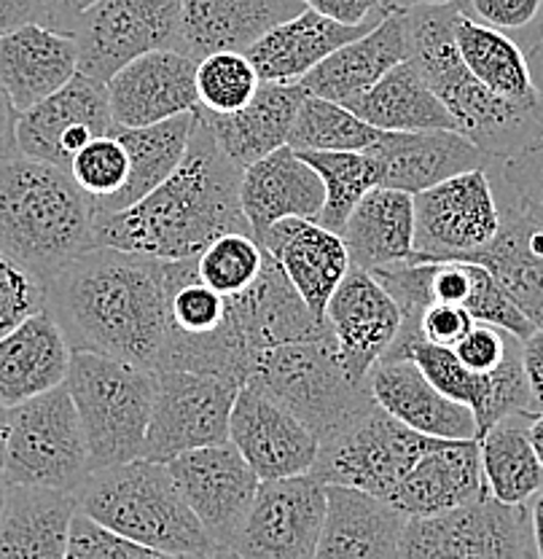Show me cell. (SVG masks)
<instances>
[{
  "mask_svg": "<svg viewBox=\"0 0 543 559\" xmlns=\"http://www.w3.org/2000/svg\"><path fill=\"white\" fill-rule=\"evenodd\" d=\"M175 259L95 245L46 283V310L70 349L156 369L175 285Z\"/></svg>",
  "mask_w": 543,
  "mask_h": 559,
  "instance_id": "6da1fadb",
  "label": "cell"
},
{
  "mask_svg": "<svg viewBox=\"0 0 543 559\" xmlns=\"http://www.w3.org/2000/svg\"><path fill=\"white\" fill-rule=\"evenodd\" d=\"M239 183L243 167L219 148L197 108L189 151L178 170L135 205L116 213H95V245L154 259H189L200 255L221 235H250Z\"/></svg>",
  "mask_w": 543,
  "mask_h": 559,
  "instance_id": "7a4b0ae2",
  "label": "cell"
},
{
  "mask_svg": "<svg viewBox=\"0 0 543 559\" xmlns=\"http://www.w3.org/2000/svg\"><path fill=\"white\" fill-rule=\"evenodd\" d=\"M95 248V202L73 175L49 162L0 159V253L49 283L57 270Z\"/></svg>",
  "mask_w": 543,
  "mask_h": 559,
  "instance_id": "3957f363",
  "label": "cell"
},
{
  "mask_svg": "<svg viewBox=\"0 0 543 559\" xmlns=\"http://www.w3.org/2000/svg\"><path fill=\"white\" fill-rule=\"evenodd\" d=\"M458 3L404 9L409 60L452 114L460 135L489 159H504L543 138V108H522L495 95L463 62L455 40Z\"/></svg>",
  "mask_w": 543,
  "mask_h": 559,
  "instance_id": "277c9868",
  "label": "cell"
},
{
  "mask_svg": "<svg viewBox=\"0 0 543 559\" xmlns=\"http://www.w3.org/2000/svg\"><path fill=\"white\" fill-rule=\"evenodd\" d=\"M73 495L86 514L160 557H224L175 485L170 465L160 460L92 471Z\"/></svg>",
  "mask_w": 543,
  "mask_h": 559,
  "instance_id": "5b68a950",
  "label": "cell"
},
{
  "mask_svg": "<svg viewBox=\"0 0 543 559\" xmlns=\"http://www.w3.org/2000/svg\"><path fill=\"white\" fill-rule=\"evenodd\" d=\"M66 388L84 428L90 471L143 457L156 369L73 349Z\"/></svg>",
  "mask_w": 543,
  "mask_h": 559,
  "instance_id": "8992f818",
  "label": "cell"
},
{
  "mask_svg": "<svg viewBox=\"0 0 543 559\" xmlns=\"http://www.w3.org/2000/svg\"><path fill=\"white\" fill-rule=\"evenodd\" d=\"M170 323L156 369H184L245 384L256 349L239 320L235 299L210 288L197 272V255L175 259Z\"/></svg>",
  "mask_w": 543,
  "mask_h": 559,
  "instance_id": "52a82bcc",
  "label": "cell"
},
{
  "mask_svg": "<svg viewBox=\"0 0 543 559\" xmlns=\"http://www.w3.org/2000/svg\"><path fill=\"white\" fill-rule=\"evenodd\" d=\"M390 415L369 395L318 439V460L309 474L323 485H347L393 500L417 457L434 444Z\"/></svg>",
  "mask_w": 543,
  "mask_h": 559,
  "instance_id": "ba28073f",
  "label": "cell"
},
{
  "mask_svg": "<svg viewBox=\"0 0 543 559\" xmlns=\"http://www.w3.org/2000/svg\"><path fill=\"white\" fill-rule=\"evenodd\" d=\"M245 382L288 406L318 439L371 395L366 384L347 377L331 329L261 349Z\"/></svg>",
  "mask_w": 543,
  "mask_h": 559,
  "instance_id": "9c48e42d",
  "label": "cell"
},
{
  "mask_svg": "<svg viewBox=\"0 0 543 559\" xmlns=\"http://www.w3.org/2000/svg\"><path fill=\"white\" fill-rule=\"evenodd\" d=\"M90 450L66 382L11 406L3 481L75 492L90 476Z\"/></svg>",
  "mask_w": 543,
  "mask_h": 559,
  "instance_id": "30bf717a",
  "label": "cell"
},
{
  "mask_svg": "<svg viewBox=\"0 0 543 559\" xmlns=\"http://www.w3.org/2000/svg\"><path fill=\"white\" fill-rule=\"evenodd\" d=\"M404 559H535L530 503H504L489 492L430 516H409Z\"/></svg>",
  "mask_w": 543,
  "mask_h": 559,
  "instance_id": "8fae6325",
  "label": "cell"
},
{
  "mask_svg": "<svg viewBox=\"0 0 543 559\" xmlns=\"http://www.w3.org/2000/svg\"><path fill=\"white\" fill-rule=\"evenodd\" d=\"M243 384L184 369H156L143 457L170 463L178 454L229 441V419Z\"/></svg>",
  "mask_w": 543,
  "mask_h": 559,
  "instance_id": "7c38bea8",
  "label": "cell"
},
{
  "mask_svg": "<svg viewBox=\"0 0 543 559\" xmlns=\"http://www.w3.org/2000/svg\"><path fill=\"white\" fill-rule=\"evenodd\" d=\"M500 229L493 180L474 167L414 194V261L465 259Z\"/></svg>",
  "mask_w": 543,
  "mask_h": 559,
  "instance_id": "4fadbf2b",
  "label": "cell"
},
{
  "mask_svg": "<svg viewBox=\"0 0 543 559\" xmlns=\"http://www.w3.org/2000/svg\"><path fill=\"white\" fill-rule=\"evenodd\" d=\"M326 522V485L315 474L261 479L232 557L315 559Z\"/></svg>",
  "mask_w": 543,
  "mask_h": 559,
  "instance_id": "5bb4252c",
  "label": "cell"
},
{
  "mask_svg": "<svg viewBox=\"0 0 543 559\" xmlns=\"http://www.w3.org/2000/svg\"><path fill=\"white\" fill-rule=\"evenodd\" d=\"M184 0H97L75 27L79 70L97 81L154 49H175Z\"/></svg>",
  "mask_w": 543,
  "mask_h": 559,
  "instance_id": "9a60e30c",
  "label": "cell"
},
{
  "mask_svg": "<svg viewBox=\"0 0 543 559\" xmlns=\"http://www.w3.org/2000/svg\"><path fill=\"white\" fill-rule=\"evenodd\" d=\"M167 465L221 555L232 557V546L259 492V474L232 441L184 452Z\"/></svg>",
  "mask_w": 543,
  "mask_h": 559,
  "instance_id": "2e32d148",
  "label": "cell"
},
{
  "mask_svg": "<svg viewBox=\"0 0 543 559\" xmlns=\"http://www.w3.org/2000/svg\"><path fill=\"white\" fill-rule=\"evenodd\" d=\"M114 132L108 86L86 73L51 92L16 119V148L31 159L70 170L73 156L97 135Z\"/></svg>",
  "mask_w": 543,
  "mask_h": 559,
  "instance_id": "e0dca14e",
  "label": "cell"
},
{
  "mask_svg": "<svg viewBox=\"0 0 543 559\" xmlns=\"http://www.w3.org/2000/svg\"><path fill=\"white\" fill-rule=\"evenodd\" d=\"M229 441L259 479L309 474L318 460V436L288 406L253 382L239 388L229 419Z\"/></svg>",
  "mask_w": 543,
  "mask_h": 559,
  "instance_id": "ac0fdd59",
  "label": "cell"
},
{
  "mask_svg": "<svg viewBox=\"0 0 543 559\" xmlns=\"http://www.w3.org/2000/svg\"><path fill=\"white\" fill-rule=\"evenodd\" d=\"M326 323L334 334L347 377L366 384L374 364L393 347L404 318L393 296L371 272L350 266L326 307Z\"/></svg>",
  "mask_w": 543,
  "mask_h": 559,
  "instance_id": "d6986e66",
  "label": "cell"
},
{
  "mask_svg": "<svg viewBox=\"0 0 543 559\" xmlns=\"http://www.w3.org/2000/svg\"><path fill=\"white\" fill-rule=\"evenodd\" d=\"M114 130L145 127L200 108L197 60L180 49H154L127 62L108 81Z\"/></svg>",
  "mask_w": 543,
  "mask_h": 559,
  "instance_id": "ffe728a7",
  "label": "cell"
},
{
  "mask_svg": "<svg viewBox=\"0 0 543 559\" xmlns=\"http://www.w3.org/2000/svg\"><path fill=\"white\" fill-rule=\"evenodd\" d=\"M364 151L377 167V186L409 194L487 162L469 138L455 130H385Z\"/></svg>",
  "mask_w": 543,
  "mask_h": 559,
  "instance_id": "44dd1931",
  "label": "cell"
},
{
  "mask_svg": "<svg viewBox=\"0 0 543 559\" xmlns=\"http://www.w3.org/2000/svg\"><path fill=\"white\" fill-rule=\"evenodd\" d=\"M379 406L412 430L434 439H476L479 425L469 404L444 395L412 358H382L366 377Z\"/></svg>",
  "mask_w": 543,
  "mask_h": 559,
  "instance_id": "7402d4cb",
  "label": "cell"
},
{
  "mask_svg": "<svg viewBox=\"0 0 543 559\" xmlns=\"http://www.w3.org/2000/svg\"><path fill=\"white\" fill-rule=\"evenodd\" d=\"M239 200L250 235L259 240L272 224L283 218L318 221L326 205V186L299 151L283 145L245 167Z\"/></svg>",
  "mask_w": 543,
  "mask_h": 559,
  "instance_id": "603a6c76",
  "label": "cell"
},
{
  "mask_svg": "<svg viewBox=\"0 0 543 559\" xmlns=\"http://www.w3.org/2000/svg\"><path fill=\"white\" fill-rule=\"evenodd\" d=\"M406 522L404 511L379 495L347 485H326V522L315 557H399Z\"/></svg>",
  "mask_w": 543,
  "mask_h": 559,
  "instance_id": "cb8c5ba5",
  "label": "cell"
},
{
  "mask_svg": "<svg viewBox=\"0 0 543 559\" xmlns=\"http://www.w3.org/2000/svg\"><path fill=\"white\" fill-rule=\"evenodd\" d=\"M259 245L278 259L315 318L326 320L329 299L353 266L342 237L312 218H283L259 237Z\"/></svg>",
  "mask_w": 543,
  "mask_h": 559,
  "instance_id": "d4e9b609",
  "label": "cell"
},
{
  "mask_svg": "<svg viewBox=\"0 0 543 559\" xmlns=\"http://www.w3.org/2000/svg\"><path fill=\"white\" fill-rule=\"evenodd\" d=\"M305 9V0H184L175 49L197 62L213 51H248L261 35Z\"/></svg>",
  "mask_w": 543,
  "mask_h": 559,
  "instance_id": "484cf974",
  "label": "cell"
},
{
  "mask_svg": "<svg viewBox=\"0 0 543 559\" xmlns=\"http://www.w3.org/2000/svg\"><path fill=\"white\" fill-rule=\"evenodd\" d=\"M404 60H409L404 9H393L369 33L340 46L318 68L309 70L299 86L307 95L350 105Z\"/></svg>",
  "mask_w": 543,
  "mask_h": 559,
  "instance_id": "4316f807",
  "label": "cell"
},
{
  "mask_svg": "<svg viewBox=\"0 0 543 559\" xmlns=\"http://www.w3.org/2000/svg\"><path fill=\"white\" fill-rule=\"evenodd\" d=\"M79 73L75 35L27 22L0 35V86L14 108L27 110Z\"/></svg>",
  "mask_w": 543,
  "mask_h": 559,
  "instance_id": "83f0119b",
  "label": "cell"
},
{
  "mask_svg": "<svg viewBox=\"0 0 543 559\" xmlns=\"http://www.w3.org/2000/svg\"><path fill=\"white\" fill-rule=\"evenodd\" d=\"M484 492L479 439H436L409 468L390 503L406 516H430Z\"/></svg>",
  "mask_w": 543,
  "mask_h": 559,
  "instance_id": "f1b7e54d",
  "label": "cell"
},
{
  "mask_svg": "<svg viewBox=\"0 0 543 559\" xmlns=\"http://www.w3.org/2000/svg\"><path fill=\"white\" fill-rule=\"evenodd\" d=\"M302 97H305V90L299 84L261 81L256 95L243 108L229 110V114L200 110L219 148L245 170L272 151L288 145Z\"/></svg>",
  "mask_w": 543,
  "mask_h": 559,
  "instance_id": "f546056e",
  "label": "cell"
},
{
  "mask_svg": "<svg viewBox=\"0 0 543 559\" xmlns=\"http://www.w3.org/2000/svg\"><path fill=\"white\" fill-rule=\"evenodd\" d=\"M377 22L366 25H342L318 11L305 9L302 14L280 22L270 33L261 35L248 49L250 62L259 70L261 81L274 84H299L312 68L350 40L369 33Z\"/></svg>",
  "mask_w": 543,
  "mask_h": 559,
  "instance_id": "4dcf8cb0",
  "label": "cell"
},
{
  "mask_svg": "<svg viewBox=\"0 0 543 559\" xmlns=\"http://www.w3.org/2000/svg\"><path fill=\"white\" fill-rule=\"evenodd\" d=\"M70 358L73 349L51 312H35L14 331L0 336V401L5 406H16L62 384Z\"/></svg>",
  "mask_w": 543,
  "mask_h": 559,
  "instance_id": "1f68e13d",
  "label": "cell"
},
{
  "mask_svg": "<svg viewBox=\"0 0 543 559\" xmlns=\"http://www.w3.org/2000/svg\"><path fill=\"white\" fill-rule=\"evenodd\" d=\"M75 509L73 492L9 485L0 509V559H62Z\"/></svg>",
  "mask_w": 543,
  "mask_h": 559,
  "instance_id": "d6a6232c",
  "label": "cell"
},
{
  "mask_svg": "<svg viewBox=\"0 0 543 559\" xmlns=\"http://www.w3.org/2000/svg\"><path fill=\"white\" fill-rule=\"evenodd\" d=\"M350 264L374 272L414 259V194L374 186L340 231Z\"/></svg>",
  "mask_w": 543,
  "mask_h": 559,
  "instance_id": "836d02e7",
  "label": "cell"
},
{
  "mask_svg": "<svg viewBox=\"0 0 543 559\" xmlns=\"http://www.w3.org/2000/svg\"><path fill=\"white\" fill-rule=\"evenodd\" d=\"M232 299H235L237 314L243 320L245 331H248V340L256 355L267 347L307 340V336L329 329L326 320L315 318L307 301L302 299V294L294 288V283H291L270 250H267L264 270H261L259 280L248 290L232 296Z\"/></svg>",
  "mask_w": 543,
  "mask_h": 559,
  "instance_id": "e575fe53",
  "label": "cell"
},
{
  "mask_svg": "<svg viewBox=\"0 0 543 559\" xmlns=\"http://www.w3.org/2000/svg\"><path fill=\"white\" fill-rule=\"evenodd\" d=\"M498 207L500 229L495 240L463 261L487 266L533 325H543V229L504 202Z\"/></svg>",
  "mask_w": 543,
  "mask_h": 559,
  "instance_id": "d590c367",
  "label": "cell"
},
{
  "mask_svg": "<svg viewBox=\"0 0 543 559\" xmlns=\"http://www.w3.org/2000/svg\"><path fill=\"white\" fill-rule=\"evenodd\" d=\"M194 124L197 110H189V114L170 116V119L156 121V124L114 130L130 154V175L114 197L97 202L95 213H116V210L135 205L156 186L165 183L184 162Z\"/></svg>",
  "mask_w": 543,
  "mask_h": 559,
  "instance_id": "8d00e7d4",
  "label": "cell"
},
{
  "mask_svg": "<svg viewBox=\"0 0 543 559\" xmlns=\"http://www.w3.org/2000/svg\"><path fill=\"white\" fill-rule=\"evenodd\" d=\"M455 40H458L465 66L487 90H493L495 95L514 105H522V108H543L533 73H530L528 51L511 35L482 25L474 16L463 14L458 5Z\"/></svg>",
  "mask_w": 543,
  "mask_h": 559,
  "instance_id": "74e56055",
  "label": "cell"
},
{
  "mask_svg": "<svg viewBox=\"0 0 543 559\" xmlns=\"http://www.w3.org/2000/svg\"><path fill=\"white\" fill-rule=\"evenodd\" d=\"M377 130H455L452 114L412 60L399 62L369 92L347 105Z\"/></svg>",
  "mask_w": 543,
  "mask_h": 559,
  "instance_id": "f35d334b",
  "label": "cell"
},
{
  "mask_svg": "<svg viewBox=\"0 0 543 559\" xmlns=\"http://www.w3.org/2000/svg\"><path fill=\"white\" fill-rule=\"evenodd\" d=\"M535 412H511L479 436L484 485L504 503H530L543 487V465L530 439Z\"/></svg>",
  "mask_w": 543,
  "mask_h": 559,
  "instance_id": "ab89813d",
  "label": "cell"
},
{
  "mask_svg": "<svg viewBox=\"0 0 543 559\" xmlns=\"http://www.w3.org/2000/svg\"><path fill=\"white\" fill-rule=\"evenodd\" d=\"M379 132L382 130L361 119L347 105L305 92L288 145L294 151H364L379 138Z\"/></svg>",
  "mask_w": 543,
  "mask_h": 559,
  "instance_id": "60d3db41",
  "label": "cell"
},
{
  "mask_svg": "<svg viewBox=\"0 0 543 559\" xmlns=\"http://www.w3.org/2000/svg\"><path fill=\"white\" fill-rule=\"evenodd\" d=\"M315 167L326 186V205L318 224L340 231L350 213L364 200V194L377 186V167L366 151H299Z\"/></svg>",
  "mask_w": 543,
  "mask_h": 559,
  "instance_id": "b9f144b4",
  "label": "cell"
},
{
  "mask_svg": "<svg viewBox=\"0 0 543 559\" xmlns=\"http://www.w3.org/2000/svg\"><path fill=\"white\" fill-rule=\"evenodd\" d=\"M267 250L248 231H229L215 237L208 248L197 255L200 280L219 294L237 296L248 290L264 270Z\"/></svg>",
  "mask_w": 543,
  "mask_h": 559,
  "instance_id": "7bdbcfd3",
  "label": "cell"
},
{
  "mask_svg": "<svg viewBox=\"0 0 543 559\" xmlns=\"http://www.w3.org/2000/svg\"><path fill=\"white\" fill-rule=\"evenodd\" d=\"M259 70L248 51H213L197 62V95L200 108L229 114L243 108L259 90Z\"/></svg>",
  "mask_w": 543,
  "mask_h": 559,
  "instance_id": "ee69618b",
  "label": "cell"
},
{
  "mask_svg": "<svg viewBox=\"0 0 543 559\" xmlns=\"http://www.w3.org/2000/svg\"><path fill=\"white\" fill-rule=\"evenodd\" d=\"M498 202L522 213L543 229V138L504 159L484 162Z\"/></svg>",
  "mask_w": 543,
  "mask_h": 559,
  "instance_id": "f6af8a7d",
  "label": "cell"
},
{
  "mask_svg": "<svg viewBox=\"0 0 543 559\" xmlns=\"http://www.w3.org/2000/svg\"><path fill=\"white\" fill-rule=\"evenodd\" d=\"M70 175L75 183L92 197V202H103L114 197L130 175V154L116 132L97 135L84 145L70 162Z\"/></svg>",
  "mask_w": 543,
  "mask_h": 559,
  "instance_id": "bcb514c9",
  "label": "cell"
},
{
  "mask_svg": "<svg viewBox=\"0 0 543 559\" xmlns=\"http://www.w3.org/2000/svg\"><path fill=\"white\" fill-rule=\"evenodd\" d=\"M68 559H145V557H160L149 546H140L130 540L127 535L116 533L114 527L95 520L86 514L84 509H75L73 520H70L68 533Z\"/></svg>",
  "mask_w": 543,
  "mask_h": 559,
  "instance_id": "7dc6e473",
  "label": "cell"
},
{
  "mask_svg": "<svg viewBox=\"0 0 543 559\" xmlns=\"http://www.w3.org/2000/svg\"><path fill=\"white\" fill-rule=\"evenodd\" d=\"M455 3L482 25L511 35L524 51L543 31V0H455Z\"/></svg>",
  "mask_w": 543,
  "mask_h": 559,
  "instance_id": "c3c4849f",
  "label": "cell"
},
{
  "mask_svg": "<svg viewBox=\"0 0 543 559\" xmlns=\"http://www.w3.org/2000/svg\"><path fill=\"white\" fill-rule=\"evenodd\" d=\"M46 310V280L0 253V336Z\"/></svg>",
  "mask_w": 543,
  "mask_h": 559,
  "instance_id": "681fc988",
  "label": "cell"
},
{
  "mask_svg": "<svg viewBox=\"0 0 543 559\" xmlns=\"http://www.w3.org/2000/svg\"><path fill=\"white\" fill-rule=\"evenodd\" d=\"M519 336H514L511 331L500 329L493 323H476L465 331L463 340L455 345V355L460 358V364L465 366L474 374H487V371L498 369L506 360V355L519 345Z\"/></svg>",
  "mask_w": 543,
  "mask_h": 559,
  "instance_id": "f907efd6",
  "label": "cell"
},
{
  "mask_svg": "<svg viewBox=\"0 0 543 559\" xmlns=\"http://www.w3.org/2000/svg\"><path fill=\"white\" fill-rule=\"evenodd\" d=\"M474 323L476 320L471 318V312L465 310V307L449 305V301H430V305L423 310V314L417 318L414 334L409 336V340L417 336V340L430 342V345L455 347ZM401 342H393V345H401Z\"/></svg>",
  "mask_w": 543,
  "mask_h": 559,
  "instance_id": "816d5d0a",
  "label": "cell"
},
{
  "mask_svg": "<svg viewBox=\"0 0 543 559\" xmlns=\"http://www.w3.org/2000/svg\"><path fill=\"white\" fill-rule=\"evenodd\" d=\"M307 9L329 16V20L342 22V25H366V22H379L385 14L393 11L385 0H305Z\"/></svg>",
  "mask_w": 543,
  "mask_h": 559,
  "instance_id": "f5cc1de1",
  "label": "cell"
},
{
  "mask_svg": "<svg viewBox=\"0 0 543 559\" xmlns=\"http://www.w3.org/2000/svg\"><path fill=\"white\" fill-rule=\"evenodd\" d=\"M97 0H35V22L60 33H75L81 16L95 5Z\"/></svg>",
  "mask_w": 543,
  "mask_h": 559,
  "instance_id": "db71d44e",
  "label": "cell"
},
{
  "mask_svg": "<svg viewBox=\"0 0 543 559\" xmlns=\"http://www.w3.org/2000/svg\"><path fill=\"white\" fill-rule=\"evenodd\" d=\"M522 360L533 390L535 409H543V325H535L533 334L522 340Z\"/></svg>",
  "mask_w": 543,
  "mask_h": 559,
  "instance_id": "11a10c76",
  "label": "cell"
},
{
  "mask_svg": "<svg viewBox=\"0 0 543 559\" xmlns=\"http://www.w3.org/2000/svg\"><path fill=\"white\" fill-rule=\"evenodd\" d=\"M16 119H20V110L11 103L9 92L0 86V159L20 151L16 148Z\"/></svg>",
  "mask_w": 543,
  "mask_h": 559,
  "instance_id": "9f6ffc18",
  "label": "cell"
},
{
  "mask_svg": "<svg viewBox=\"0 0 543 559\" xmlns=\"http://www.w3.org/2000/svg\"><path fill=\"white\" fill-rule=\"evenodd\" d=\"M35 22V0H0V35Z\"/></svg>",
  "mask_w": 543,
  "mask_h": 559,
  "instance_id": "6f0895ef",
  "label": "cell"
},
{
  "mask_svg": "<svg viewBox=\"0 0 543 559\" xmlns=\"http://www.w3.org/2000/svg\"><path fill=\"white\" fill-rule=\"evenodd\" d=\"M528 62H530V73H533V81H535V90H539L543 100V31L539 38H535V44L528 49Z\"/></svg>",
  "mask_w": 543,
  "mask_h": 559,
  "instance_id": "680465c9",
  "label": "cell"
},
{
  "mask_svg": "<svg viewBox=\"0 0 543 559\" xmlns=\"http://www.w3.org/2000/svg\"><path fill=\"white\" fill-rule=\"evenodd\" d=\"M530 514H533V527H535V544H539V559H543V487L535 492V498L530 500Z\"/></svg>",
  "mask_w": 543,
  "mask_h": 559,
  "instance_id": "91938a15",
  "label": "cell"
},
{
  "mask_svg": "<svg viewBox=\"0 0 543 559\" xmlns=\"http://www.w3.org/2000/svg\"><path fill=\"white\" fill-rule=\"evenodd\" d=\"M9 417L11 406L0 401V479H3V460H5V439H9Z\"/></svg>",
  "mask_w": 543,
  "mask_h": 559,
  "instance_id": "94428289",
  "label": "cell"
},
{
  "mask_svg": "<svg viewBox=\"0 0 543 559\" xmlns=\"http://www.w3.org/2000/svg\"><path fill=\"white\" fill-rule=\"evenodd\" d=\"M530 439H533L535 452H539V460L543 465V409H539L530 419Z\"/></svg>",
  "mask_w": 543,
  "mask_h": 559,
  "instance_id": "6125c7cd",
  "label": "cell"
},
{
  "mask_svg": "<svg viewBox=\"0 0 543 559\" xmlns=\"http://www.w3.org/2000/svg\"><path fill=\"white\" fill-rule=\"evenodd\" d=\"M393 9H412V5H444V3H455V0H385Z\"/></svg>",
  "mask_w": 543,
  "mask_h": 559,
  "instance_id": "be15d7a7",
  "label": "cell"
},
{
  "mask_svg": "<svg viewBox=\"0 0 543 559\" xmlns=\"http://www.w3.org/2000/svg\"><path fill=\"white\" fill-rule=\"evenodd\" d=\"M5 487H9V485H5V481H3V479H0V509H3V498H5Z\"/></svg>",
  "mask_w": 543,
  "mask_h": 559,
  "instance_id": "e7e4bbea",
  "label": "cell"
}]
</instances>
